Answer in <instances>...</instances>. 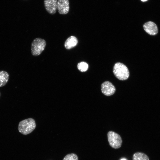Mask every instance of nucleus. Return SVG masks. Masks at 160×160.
I'll use <instances>...</instances> for the list:
<instances>
[{
  "label": "nucleus",
  "mask_w": 160,
  "mask_h": 160,
  "mask_svg": "<svg viewBox=\"0 0 160 160\" xmlns=\"http://www.w3.org/2000/svg\"><path fill=\"white\" fill-rule=\"evenodd\" d=\"M69 2L68 0H58L57 9L60 14H67L69 10Z\"/></svg>",
  "instance_id": "423d86ee"
},
{
  "label": "nucleus",
  "mask_w": 160,
  "mask_h": 160,
  "mask_svg": "<svg viewBox=\"0 0 160 160\" xmlns=\"http://www.w3.org/2000/svg\"><path fill=\"white\" fill-rule=\"evenodd\" d=\"M78 41V40L76 37L70 36L65 41L64 44L65 47L67 49H70L76 45Z\"/></svg>",
  "instance_id": "1a4fd4ad"
},
{
  "label": "nucleus",
  "mask_w": 160,
  "mask_h": 160,
  "mask_svg": "<svg viewBox=\"0 0 160 160\" xmlns=\"http://www.w3.org/2000/svg\"><path fill=\"white\" fill-rule=\"evenodd\" d=\"M132 160H149V159L148 156L145 154L137 152L133 154Z\"/></svg>",
  "instance_id": "9b49d317"
},
{
  "label": "nucleus",
  "mask_w": 160,
  "mask_h": 160,
  "mask_svg": "<svg viewBox=\"0 0 160 160\" xmlns=\"http://www.w3.org/2000/svg\"><path fill=\"white\" fill-rule=\"evenodd\" d=\"M63 160H78V159L76 154L71 153L66 155Z\"/></svg>",
  "instance_id": "ddd939ff"
},
{
  "label": "nucleus",
  "mask_w": 160,
  "mask_h": 160,
  "mask_svg": "<svg viewBox=\"0 0 160 160\" xmlns=\"http://www.w3.org/2000/svg\"><path fill=\"white\" fill-rule=\"evenodd\" d=\"M46 45L44 39L38 38L34 39L31 44V52L33 55L36 56L40 55L44 51Z\"/></svg>",
  "instance_id": "7ed1b4c3"
},
{
  "label": "nucleus",
  "mask_w": 160,
  "mask_h": 160,
  "mask_svg": "<svg viewBox=\"0 0 160 160\" xmlns=\"http://www.w3.org/2000/svg\"><path fill=\"white\" fill-rule=\"evenodd\" d=\"M36 124L35 120L29 118L20 121L18 124V130L20 132L24 135H27L35 129Z\"/></svg>",
  "instance_id": "f257e3e1"
},
{
  "label": "nucleus",
  "mask_w": 160,
  "mask_h": 160,
  "mask_svg": "<svg viewBox=\"0 0 160 160\" xmlns=\"http://www.w3.org/2000/svg\"><path fill=\"white\" fill-rule=\"evenodd\" d=\"M57 0H44V4L46 11L50 14H55L57 9Z\"/></svg>",
  "instance_id": "6e6552de"
},
{
  "label": "nucleus",
  "mask_w": 160,
  "mask_h": 160,
  "mask_svg": "<svg viewBox=\"0 0 160 160\" xmlns=\"http://www.w3.org/2000/svg\"><path fill=\"white\" fill-rule=\"evenodd\" d=\"M77 68L78 70L81 72L86 71L88 69V64L86 62H81L78 64Z\"/></svg>",
  "instance_id": "f8f14e48"
},
{
  "label": "nucleus",
  "mask_w": 160,
  "mask_h": 160,
  "mask_svg": "<svg viewBox=\"0 0 160 160\" xmlns=\"http://www.w3.org/2000/svg\"><path fill=\"white\" fill-rule=\"evenodd\" d=\"M147 0H141V1H143V2H144V1H147Z\"/></svg>",
  "instance_id": "2eb2a0df"
},
{
  "label": "nucleus",
  "mask_w": 160,
  "mask_h": 160,
  "mask_svg": "<svg viewBox=\"0 0 160 160\" xmlns=\"http://www.w3.org/2000/svg\"></svg>",
  "instance_id": "dca6fc26"
},
{
  "label": "nucleus",
  "mask_w": 160,
  "mask_h": 160,
  "mask_svg": "<svg viewBox=\"0 0 160 160\" xmlns=\"http://www.w3.org/2000/svg\"><path fill=\"white\" fill-rule=\"evenodd\" d=\"M102 92L106 96H110L113 95L116 91L115 87L109 81H105L101 85Z\"/></svg>",
  "instance_id": "0eeeda50"
},
{
  "label": "nucleus",
  "mask_w": 160,
  "mask_h": 160,
  "mask_svg": "<svg viewBox=\"0 0 160 160\" xmlns=\"http://www.w3.org/2000/svg\"><path fill=\"white\" fill-rule=\"evenodd\" d=\"M8 73L4 71H0V87H2L6 85L9 79Z\"/></svg>",
  "instance_id": "9d476101"
},
{
  "label": "nucleus",
  "mask_w": 160,
  "mask_h": 160,
  "mask_svg": "<svg viewBox=\"0 0 160 160\" xmlns=\"http://www.w3.org/2000/svg\"><path fill=\"white\" fill-rule=\"evenodd\" d=\"M113 72L115 76L120 80H126L129 76V71L127 67L120 63L115 64Z\"/></svg>",
  "instance_id": "f03ea898"
},
{
  "label": "nucleus",
  "mask_w": 160,
  "mask_h": 160,
  "mask_svg": "<svg viewBox=\"0 0 160 160\" xmlns=\"http://www.w3.org/2000/svg\"><path fill=\"white\" fill-rule=\"evenodd\" d=\"M107 137L109 145L113 148L118 149L121 146L122 140L118 134L113 131H110L107 133Z\"/></svg>",
  "instance_id": "20e7f679"
},
{
  "label": "nucleus",
  "mask_w": 160,
  "mask_h": 160,
  "mask_svg": "<svg viewBox=\"0 0 160 160\" xmlns=\"http://www.w3.org/2000/svg\"><path fill=\"white\" fill-rule=\"evenodd\" d=\"M120 160H127L125 158H122Z\"/></svg>",
  "instance_id": "4468645a"
},
{
  "label": "nucleus",
  "mask_w": 160,
  "mask_h": 160,
  "mask_svg": "<svg viewBox=\"0 0 160 160\" xmlns=\"http://www.w3.org/2000/svg\"><path fill=\"white\" fill-rule=\"evenodd\" d=\"M144 31L151 36H155L158 33V28L155 23L151 21H148L143 25Z\"/></svg>",
  "instance_id": "39448f33"
}]
</instances>
